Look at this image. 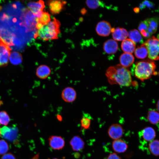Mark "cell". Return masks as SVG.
<instances>
[{
	"label": "cell",
	"mask_w": 159,
	"mask_h": 159,
	"mask_svg": "<svg viewBox=\"0 0 159 159\" xmlns=\"http://www.w3.org/2000/svg\"><path fill=\"white\" fill-rule=\"evenodd\" d=\"M105 74L108 82L111 85L129 87L132 84L130 71L120 64L110 67L106 70Z\"/></svg>",
	"instance_id": "obj_1"
},
{
	"label": "cell",
	"mask_w": 159,
	"mask_h": 159,
	"mask_svg": "<svg viewBox=\"0 0 159 159\" xmlns=\"http://www.w3.org/2000/svg\"><path fill=\"white\" fill-rule=\"evenodd\" d=\"M60 21L54 18L52 21L38 30L34 35V38L39 37L44 41L57 39L60 32Z\"/></svg>",
	"instance_id": "obj_2"
},
{
	"label": "cell",
	"mask_w": 159,
	"mask_h": 159,
	"mask_svg": "<svg viewBox=\"0 0 159 159\" xmlns=\"http://www.w3.org/2000/svg\"><path fill=\"white\" fill-rule=\"evenodd\" d=\"M156 67L155 62L150 59L138 62L134 67L135 76L142 81L148 79L155 73Z\"/></svg>",
	"instance_id": "obj_3"
},
{
	"label": "cell",
	"mask_w": 159,
	"mask_h": 159,
	"mask_svg": "<svg viewBox=\"0 0 159 159\" xmlns=\"http://www.w3.org/2000/svg\"><path fill=\"white\" fill-rule=\"evenodd\" d=\"M148 50V58L152 60L159 59V39L153 36L144 43Z\"/></svg>",
	"instance_id": "obj_4"
},
{
	"label": "cell",
	"mask_w": 159,
	"mask_h": 159,
	"mask_svg": "<svg viewBox=\"0 0 159 159\" xmlns=\"http://www.w3.org/2000/svg\"><path fill=\"white\" fill-rule=\"evenodd\" d=\"M37 18L29 9L24 10L21 16L22 24L26 27L27 32L33 30L36 27Z\"/></svg>",
	"instance_id": "obj_5"
},
{
	"label": "cell",
	"mask_w": 159,
	"mask_h": 159,
	"mask_svg": "<svg viewBox=\"0 0 159 159\" xmlns=\"http://www.w3.org/2000/svg\"><path fill=\"white\" fill-rule=\"evenodd\" d=\"M2 137L15 144L18 142V130L15 126L9 127L4 126L0 129Z\"/></svg>",
	"instance_id": "obj_6"
},
{
	"label": "cell",
	"mask_w": 159,
	"mask_h": 159,
	"mask_svg": "<svg viewBox=\"0 0 159 159\" xmlns=\"http://www.w3.org/2000/svg\"><path fill=\"white\" fill-rule=\"evenodd\" d=\"M11 50L9 45L0 37V67L7 65Z\"/></svg>",
	"instance_id": "obj_7"
},
{
	"label": "cell",
	"mask_w": 159,
	"mask_h": 159,
	"mask_svg": "<svg viewBox=\"0 0 159 159\" xmlns=\"http://www.w3.org/2000/svg\"><path fill=\"white\" fill-rule=\"evenodd\" d=\"M66 3V1L61 0H48L46 2L50 12L53 15L59 14L64 9Z\"/></svg>",
	"instance_id": "obj_8"
},
{
	"label": "cell",
	"mask_w": 159,
	"mask_h": 159,
	"mask_svg": "<svg viewBox=\"0 0 159 159\" xmlns=\"http://www.w3.org/2000/svg\"><path fill=\"white\" fill-rule=\"evenodd\" d=\"M27 6L36 17L39 18L42 15L45 6L43 1L39 0L36 2H29L27 4Z\"/></svg>",
	"instance_id": "obj_9"
},
{
	"label": "cell",
	"mask_w": 159,
	"mask_h": 159,
	"mask_svg": "<svg viewBox=\"0 0 159 159\" xmlns=\"http://www.w3.org/2000/svg\"><path fill=\"white\" fill-rule=\"evenodd\" d=\"M61 97L62 100L67 103H72L75 101L77 97L75 90L72 87H67L62 91Z\"/></svg>",
	"instance_id": "obj_10"
},
{
	"label": "cell",
	"mask_w": 159,
	"mask_h": 159,
	"mask_svg": "<svg viewBox=\"0 0 159 159\" xmlns=\"http://www.w3.org/2000/svg\"><path fill=\"white\" fill-rule=\"evenodd\" d=\"M112 28L110 23L105 21L99 22L95 28L97 34L100 36L106 37L108 36L111 32Z\"/></svg>",
	"instance_id": "obj_11"
},
{
	"label": "cell",
	"mask_w": 159,
	"mask_h": 159,
	"mask_svg": "<svg viewBox=\"0 0 159 159\" xmlns=\"http://www.w3.org/2000/svg\"><path fill=\"white\" fill-rule=\"evenodd\" d=\"M123 130L122 126L118 124L111 125L108 129L109 136L114 140L120 139L122 136Z\"/></svg>",
	"instance_id": "obj_12"
},
{
	"label": "cell",
	"mask_w": 159,
	"mask_h": 159,
	"mask_svg": "<svg viewBox=\"0 0 159 159\" xmlns=\"http://www.w3.org/2000/svg\"><path fill=\"white\" fill-rule=\"evenodd\" d=\"M48 140L49 146L53 149L61 150L64 146V141L61 136L52 135L49 137Z\"/></svg>",
	"instance_id": "obj_13"
},
{
	"label": "cell",
	"mask_w": 159,
	"mask_h": 159,
	"mask_svg": "<svg viewBox=\"0 0 159 159\" xmlns=\"http://www.w3.org/2000/svg\"><path fill=\"white\" fill-rule=\"evenodd\" d=\"M111 32L114 39L118 41H123L127 39L128 36V32L124 28L117 27L112 28Z\"/></svg>",
	"instance_id": "obj_14"
},
{
	"label": "cell",
	"mask_w": 159,
	"mask_h": 159,
	"mask_svg": "<svg viewBox=\"0 0 159 159\" xmlns=\"http://www.w3.org/2000/svg\"><path fill=\"white\" fill-rule=\"evenodd\" d=\"M118 44L114 39H109L106 41L103 46L104 50L107 54H115L118 49Z\"/></svg>",
	"instance_id": "obj_15"
},
{
	"label": "cell",
	"mask_w": 159,
	"mask_h": 159,
	"mask_svg": "<svg viewBox=\"0 0 159 159\" xmlns=\"http://www.w3.org/2000/svg\"><path fill=\"white\" fill-rule=\"evenodd\" d=\"M51 70L50 67L46 65H41L38 66L36 71V75L39 79H45L50 75Z\"/></svg>",
	"instance_id": "obj_16"
},
{
	"label": "cell",
	"mask_w": 159,
	"mask_h": 159,
	"mask_svg": "<svg viewBox=\"0 0 159 159\" xmlns=\"http://www.w3.org/2000/svg\"><path fill=\"white\" fill-rule=\"evenodd\" d=\"M120 64L126 68L130 66L134 63V58L131 54L124 53L121 55L119 58Z\"/></svg>",
	"instance_id": "obj_17"
},
{
	"label": "cell",
	"mask_w": 159,
	"mask_h": 159,
	"mask_svg": "<svg viewBox=\"0 0 159 159\" xmlns=\"http://www.w3.org/2000/svg\"><path fill=\"white\" fill-rule=\"evenodd\" d=\"M70 144L74 151H79L82 150L85 146V143L82 138L78 135L73 137L71 139Z\"/></svg>",
	"instance_id": "obj_18"
},
{
	"label": "cell",
	"mask_w": 159,
	"mask_h": 159,
	"mask_svg": "<svg viewBox=\"0 0 159 159\" xmlns=\"http://www.w3.org/2000/svg\"><path fill=\"white\" fill-rule=\"evenodd\" d=\"M112 147L115 152L121 153L125 152L127 150L128 146L124 141L118 139L114 140L112 143Z\"/></svg>",
	"instance_id": "obj_19"
},
{
	"label": "cell",
	"mask_w": 159,
	"mask_h": 159,
	"mask_svg": "<svg viewBox=\"0 0 159 159\" xmlns=\"http://www.w3.org/2000/svg\"><path fill=\"white\" fill-rule=\"evenodd\" d=\"M121 47L125 53L131 54L135 51L136 46L133 41L129 39H126L122 41Z\"/></svg>",
	"instance_id": "obj_20"
},
{
	"label": "cell",
	"mask_w": 159,
	"mask_h": 159,
	"mask_svg": "<svg viewBox=\"0 0 159 159\" xmlns=\"http://www.w3.org/2000/svg\"><path fill=\"white\" fill-rule=\"evenodd\" d=\"M141 135L145 141L151 142L155 138V132L153 128L148 127L145 128L141 131Z\"/></svg>",
	"instance_id": "obj_21"
},
{
	"label": "cell",
	"mask_w": 159,
	"mask_h": 159,
	"mask_svg": "<svg viewBox=\"0 0 159 159\" xmlns=\"http://www.w3.org/2000/svg\"><path fill=\"white\" fill-rule=\"evenodd\" d=\"M145 20L148 26L147 31L151 36L157 31L159 22L158 19L156 18H152Z\"/></svg>",
	"instance_id": "obj_22"
},
{
	"label": "cell",
	"mask_w": 159,
	"mask_h": 159,
	"mask_svg": "<svg viewBox=\"0 0 159 159\" xmlns=\"http://www.w3.org/2000/svg\"><path fill=\"white\" fill-rule=\"evenodd\" d=\"M135 54L136 57L138 59H144L147 57L148 55V50L144 43L135 49Z\"/></svg>",
	"instance_id": "obj_23"
},
{
	"label": "cell",
	"mask_w": 159,
	"mask_h": 159,
	"mask_svg": "<svg viewBox=\"0 0 159 159\" xmlns=\"http://www.w3.org/2000/svg\"><path fill=\"white\" fill-rule=\"evenodd\" d=\"M129 39L135 43H142L143 42L142 35L140 32L136 29H133L128 32Z\"/></svg>",
	"instance_id": "obj_24"
},
{
	"label": "cell",
	"mask_w": 159,
	"mask_h": 159,
	"mask_svg": "<svg viewBox=\"0 0 159 159\" xmlns=\"http://www.w3.org/2000/svg\"><path fill=\"white\" fill-rule=\"evenodd\" d=\"M147 119L151 123L157 124L159 122V112L154 110L150 109L148 112Z\"/></svg>",
	"instance_id": "obj_25"
},
{
	"label": "cell",
	"mask_w": 159,
	"mask_h": 159,
	"mask_svg": "<svg viewBox=\"0 0 159 159\" xmlns=\"http://www.w3.org/2000/svg\"><path fill=\"white\" fill-rule=\"evenodd\" d=\"M9 59L12 64L14 65H18L22 63L23 58L20 53L14 51L11 53Z\"/></svg>",
	"instance_id": "obj_26"
},
{
	"label": "cell",
	"mask_w": 159,
	"mask_h": 159,
	"mask_svg": "<svg viewBox=\"0 0 159 159\" xmlns=\"http://www.w3.org/2000/svg\"><path fill=\"white\" fill-rule=\"evenodd\" d=\"M149 150L154 155H159V140H153L150 142L149 145Z\"/></svg>",
	"instance_id": "obj_27"
},
{
	"label": "cell",
	"mask_w": 159,
	"mask_h": 159,
	"mask_svg": "<svg viewBox=\"0 0 159 159\" xmlns=\"http://www.w3.org/2000/svg\"><path fill=\"white\" fill-rule=\"evenodd\" d=\"M81 126L85 130L89 129L91 122V117L88 114L84 113L80 120Z\"/></svg>",
	"instance_id": "obj_28"
},
{
	"label": "cell",
	"mask_w": 159,
	"mask_h": 159,
	"mask_svg": "<svg viewBox=\"0 0 159 159\" xmlns=\"http://www.w3.org/2000/svg\"><path fill=\"white\" fill-rule=\"evenodd\" d=\"M50 14L46 12H43L41 16L39 18H37V21L44 26L47 24L50 21Z\"/></svg>",
	"instance_id": "obj_29"
},
{
	"label": "cell",
	"mask_w": 159,
	"mask_h": 159,
	"mask_svg": "<svg viewBox=\"0 0 159 159\" xmlns=\"http://www.w3.org/2000/svg\"><path fill=\"white\" fill-rule=\"evenodd\" d=\"M86 4L89 8L92 9H95L100 6L104 5L102 2L98 0H87L86 1Z\"/></svg>",
	"instance_id": "obj_30"
},
{
	"label": "cell",
	"mask_w": 159,
	"mask_h": 159,
	"mask_svg": "<svg viewBox=\"0 0 159 159\" xmlns=\"http://www.w3.org/2000/svg\"><path fill=\"white\" fill-rule=\"evenodd\" d=\"M10 121V117L7 112L5 111L0 112V124L7 125Z\"/></svg>",
	"instance_id": "obj_31"
},
{
	"label": "cell",
	"mask_w": 159,
	"mask_h": 159,
	"mask_svg": "<svg viewBox=\"0 0 159 159\" xmlns=\"http://www.w3.org/2000/svg\"><path fill=\"white\" fill-rule=\"evenodd\" d=\"M9 146L5 140H0V155L5 154L9 150Z\"/></svg>",
	"instance_id": "obj_32"
},
{
	"label": "cell",
	"mask_w": 159,
	"mask_h": 159,
	"mask_svg": "<svg viewBox=\"0 0 159 159\" xmlns=\"http://www.w3.org/2000/svg\"><path fill=\"white\" fill-rule=\"evenodd\" d=\"M138 28L140 31L142 30H143L147 32L148 26L145 20L141 22L140 23Z\"/></svg>",
	"instance_id": "obj_33"
},
{
	"label": "cell",
	"mask_w": 159,
	"mask_h": 159,
	"mask_svg": "<svg viewBox=\"0 0 159 159\" xmlns=\"http://www.w3.org/2000/svg\"><path fill=\"white\" fill-rule=\"evenodd\" d=\"M141 4L143 5V9L146 7L149 8H151L153 7L154 5L153 3L147 0L144 1Z\"/></svg>",
	"instance_id": "obj_34"
},
{
	"label": "cell",
	"mask_w": 159,
	"mask_h": 159,
	"mask_svg": "<svg viewBox=\"0 0 159 159\" xmlns=\"http://www.w3.org/2000/svg\"><path fill=\"white\" fill-rule=\"evenodd\" d=\"M1 159H16L13 155L10 153L4 154L1 158Z\"/></svg>",
	"instance_id": "obj_35"
},
{
	"label": "cell",
	"mask_w": 159,
	"mask_h": 159,
	"mask_svg": "<svg viewBox=\"0 0 159 159\" xmlns=\"http://www.w3.org/2000/svg\"><path fill=\"white\" fill-rule=\"evenodd\" d=\"M107 159H121L120 157L115 153L110 154L108 156Z\"/></svg>",
	"instance_id": "obj_36"
},
{
	"label": "cell",
	"mask_w": 159,
	"mask_h": 159,
	"mask_svg": "<svg viewBox=\"0 0 159 159\" xmlns=\"http://www.w3.org/2000/svg\"><path fill=\"white\" fill-rule=\"evenodd\" d=\"M43 25L41 23L37 22L36 25V28L38 30L41 29L43 26Z\"/></svg>",
	"instance_id": "obj_37"
},
{
	"label": "cell",
	"mask_w": 159,
	"mask_h": 159,
	"mask_svg": "<svg viewBox=\"0 0 159 159\" xmlns=\"http://www.w3.org/2000/svg\"><path fill=\"white\" fill-rule=\"evenodd\" d=\"M57 119L59 121H61L62 120V117L61 115L59 114H58L57 115Z\"/></svg>",
	"instance_id": "obj_38"
},
{
	"label": "cell",
	"mask_w": 159,
	"mask_h": 159,
	"mask_svg": "<svg viewBox=\"0 0 159 159\" xmlns=\"http://www.w3.org/2000/svg\"><path fill=\"white\" fill-rule=\"evenodd\" d=\"M156 107L158 111L159 112V100H158L157 102L156 105Z\"/></svg>",
	"instance_id": "obj_39"
},
{
	"label": "cell",
	"mask_w": 159,
	"mask_h": 159,
	"mask_svg": "<svg viewBox=\"0 0 159 159\" xmlns=\"http://www.w3.org/2000/svg\"><path fill=\"white\" fill-rule=\"evenodd\" d=\"M134 11L137 13L139 11V9L137 8H135L134 9Z\"/></svg>",
	"instance_id": "obj_40"
},
{
	"label": "cell",
	"mask_w": 159,
	"mask_h": 159,
	"mask_svg": "<svg viewBox=\"0 0 159 159\" xmlns=\"http://www.w3.org/2000/svg\"><path fill=\"white\" fill-rule=\"evenodd\" d=\"M52 159H57V158H53Z\"/></svg>",
	"instance_id": "obj_41"
},
{
	"label": "cell",
	"mask_w": 159,
	"mask_h": 159,
	"mask_svg": "<svg viewBox=\"0 0 159 159\" xmlns=\"http://www.w3.org/2000/svg\"><path fill=\"white\" fill-rule=\"evenodd\" d=\"M1 135V130L0 129V135Z\"/></svg>",
	"instance_id": "obj_42"
}]
</instances>
